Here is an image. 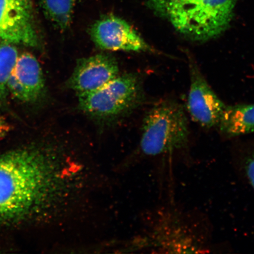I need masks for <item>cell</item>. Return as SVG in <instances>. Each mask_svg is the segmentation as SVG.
Returning <instances> with one entry per match:
<instances>
[{
	"mask_svg": "<svg viewBox=\"0 0 254 254\" xmlns=\"http://www.w3.org/2000/svg\"><path fill=\"white\" fill-rule=\"evenodd\" d=\"M152 11L167 19L189 39L204 42L227 30L237 0H146Z\"/></svg>",
	"mask_w": 254,
	"mask_h": 254,
	"instance_id": "cell-2",
	"label": "cell"
},
{
	"mask_svg": "<svg viewBox=\"0 0 254 254\" xmlns=\"http://www.w3.org/2000/svg\"><path fill=\"white\" fill-rule=\"evenodd\" d=\"M244 167L247 179L254 190V152L246 155L244 160Z\"/></svg>",
	"mask_w": 254,
	"mask_h": 254,
	"instance_id": "cell-14",
	"label": "cell"
},
{
	"mask_svg": "<svg viewBox=\"0 0 254 254\" xmlns=\"http://www.w3.org/2000/svg\"><path fill=\"white\" fill-rule=\"evenodd\" d=\"M0 39L31 47L38 45L31 0H0Z\"/></svg>",
	"mask_w": 254,
	"mask_h": 254,
	"instance_id": "cell-7",
	"label": "cell"
},
{
	"mask_svg": "<svg viewBox=\"0 0 254 254\" xmlns=\"http://www.w3.org/2000/svg\"><path fill=\"white\" fill-rule=\"evenodd\" d=\"M78 0H40L47 18L57 28L65 31L70 26Z\"/></svg>",
	"mask_w": 254,
	"mask_h": 254,
	"instance_id": "cell-12",
	"label": "cell"
},
{
	"mask_svg": "<svg viewBox=\"0 0 254 254\" xmlns=\"http://www.w3.org/2000/svg\"><path fill=\"white\" fill-rule=\"evenodd\" d=\"M190 84L187 109L195 122L205 128L217 127L225 105L212 90L196 64L190 60Z\"/></svg>",
	"mask_w": 254,
	"mask_h": 254,
	"instance_id": "cell-6",
	"label": "cell"
},
{
	"mask_svg": "<svg viewBox=\"0 0 254 254\" xmlns=\"http://www.w3.org/2000/svg\"><path fill=\"white\" fill-rule=\"evenodd\" d=\"M18 57L17 49L11 44L5 41L0 44V104L7 97L9 79Z\"/></svg>",
	"mask_w": 254,
	"mask_h": 254,
	"instance_id": "cell-13",
	"label": "cell"
},
{
	"mask_svg": "<svg viewBox=\"0 0 254 254\" xmlns=\"http://www.w3.org/2000/svg\"><path fill=\"white\" fill-rule=\"evenodd\" d=\"M160 219L148 236L139 237L129 250L154 248L176 253H199V247L186 225L174 216Z\"/></svg>",
	"mask_w": 254,
	"mask_h": 254,
	"instance_id": "cell-8",
	"label": "cell"
},
{
	"mask_svg": "<svg viewBox=\"0 0 254 254\" xmlns=\"http://www.w3.org/2000/svg\"><path fill=\"white\" fill-rule=\"evenodd\" d=\"M44 79L36 57L25 53L18 57L8 82V90L23 101H34L43 94Z\"/></svg>",
	"mask_w": 254,
	"mask_h": 254,
	"instance_id": "cell-10",
	"label": "cell"
},
{
	"mask_svg": "<svg viewBox=\"0 0 254 254\" xmlns=\"http://www.w3.org/2000/svg\"><path fill=\"white\" fill-rule=\"evenodd\" d=\"M88 177L84 161L62 142L0 155V228L63 217L81 198Z\"/></svg>",
	"mask_w": 254,
	"mask_h": 254,
	"instance_id": "cell-1",
	"label": "cell"
},
{
	"mask_svg": "<svg viewBox=\"0 0 254 254\" xmlns=\"http://www.w3.org/2000/svg\"><path fill=\"white\" fill-rule=\"evenodd\" d=\"M90 33L94 43L104 50L156 53L131 25L118 16L99 19L92 25Z\"/></svg>",
	"mask_w": 254,
	"mask_h": 254,
	"instance_id": "cell-5",
	"label": "cell"
},
{
	"mask_svg": "<svg viewBox=\"0 0 254 254\" xmlns=\"http://www.w3.org/2000/svg\"><path fill=\"white\" fill-rule=\"evenodd\" d=\"M119 75L118 63L107 54L79 59L67 81V86L79 95L94 91Z\"/></svg>",
	"mask_w": 254,
	"mask_h": 254,
	"instance_id": "cell-9",
	"label": "cell"
},
{
	"mask_svg": "<svg viewBox=\"0 0 254 254\" xmlns=\"http://www.w3.org/2000/svg\"><path fill=\"white\" fill-rule=\"evenodd\" d=\"M9 126L4 120L0 119V138L4 136L9 131Z\"/></svg>",
	"mask_w": 254,
	"mask_h": 254,
	"instance_id": "cell-15",
	"label": "cell"
},
{
	"mask_svg": "<svg viewBox=\"0 0 254 254\" xmlns=\"http://www.w3.org/2000/svg\"><path fill=\"white\" fill-rule=\"evenodd\" d=\"M141 99L140 81L132 74L118 75L91 93L78 95L79 109L89 117L110 122L128 112Z\"/></svg>",
	"mask_w": 254,
	"mask_h": 254,
	"instance_id": "cell-4",
	"label": "cell"
},
{
	"mask_svg": "<svg viewBox=\"0 0 254 254\" xmlns=\"http://www.w3.org/2000/svg\"><path fill=\"white\" fill-rule=\"evenodd\" d=\"M189 120L183 107L166 100L155 105L143 121L138 151L147 157L183 150L189 145Z\"/></svg>",
	"mask_w": 254,
	"mask_h": 254,
	"instance_id": "cell-3",
	"label": "cell"
},
{
	"mask_svg": "<svg viewBox=\"0 0 254 254\" xmlns=\"http://www.w3.org/2000/svg\"><path fill=\"white\" fill-rule=\"evenodd\" d=\"M217 127L227 137L254 132V104L225 107Z\"/></svg>",
	"mask_w": 254,
	"mask_h": 254,
	"instance_id": "cell-11",
	"label": "cell"
}]
</instances>
